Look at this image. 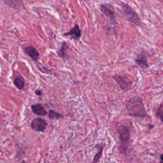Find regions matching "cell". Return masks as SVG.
<instances>
[{"label": "cell", "mask_w": 163, "mask_h": 163, "mask_svg": "<svg viewBox=\"0 0 163 163\" xmlns=\"http://www.w3.org/2000/svg\"><path fill=\"white\" fill-rule=\"evenodd\" d=\"M126 109L128 114L133 117H145L147 111L144 105L142 98L140 96H134L130 99L126 103Z\"/></svg>", "instance_id": "cell-1"}, {"label": "cell", "mask_w": 163, "mask_h": 163, "mask_svg": "<svg viewBox=\"0 0 163 163\" xmlns=\"http://www.w3.org/2000/svg\"><path fill=\"white\" fill-rule=\"evenodd\" d=\"M117 130L118 131L120 140V149L122 152H126L128 148L130 140V129L129 127L121 124H117Z\"/></svg>", "instance_id": "cell-2"}, {"label": "cell", "mask_w": 163, "mask_h": 163, "mask_svg": "<svg viewBox=\"0 0 163 163\" xmlns=\"http://www.w3.org/2000/svg\"><path fill=\"white\" fill-rule=\"evenodd\" d=\"M120 6L123 10L124 14L130 22L135 24L136 26H140L142 24L141 19L134 9L130 7L128 4L124 2L120 3Z\"/></svg>", "instance_id": "cell-3"}, {"label": "cell", "mask_w": 163, "mask_h": 163, "mask_svg": "<svg viewBox=\"0 0 163 163\" xmlns=\"http://www.w3.org/2000/svg\"><path fill=\"white\" fill-rule=\"evenodd\" d=\"M113 78L118 84L120 89L123 92H126L131 89L133 84V82L130 80L128 76L120 75H115L113 76Z\"/></svg>", "instance_id": "cell-4"}, {"label": "cell", "mask_w": 163, "mask_h": 163, "mask_svg": "<svg viewBox=\"0 0 163 163\" xmlns=\"http://www.w3.org/2000/svg\"><path fill=\"white\" fill-rule=\"evenodd\" d=\"M100 8L101 12L105 15L106 17H108L110 21L112 22H116V16H115V12L114 8L112 4H106L103 3L100 4Z\"/></svg>", "instance_id": "cell-5"}, {"label": "cell", "mask_w": 163, "mask_h": 163, "mask_svg": "<svg viewBox=\"0 0 163 163\" xmlns=\"http://www.w3.org/2000/svg\"><path fill=\"white\" fill-rule=\"evenodd\" d=\"M48 126L47 121L42 118H36L31 123V128L37 132H43Z\"/></svg>", "instance_id": "cell-6"}, {"label": "cell", "mask_w": 163, "mask_h": 163, "mask_svg": "<svg viewBox=\"0 0 163 163\" xmlns=\"http://www.w3.org/2000/svg\"><path fill=\"white\" fill-rule=\"evenodd\" d=\"M64 37H68L70 36L71 39L75 40H79L82 37V31L80 29V27L78 24H75V26L72 28L69 32L65 33L63 35Z\"/></svg>", "instance_id": "cell-7"}, {"label": "cell", "mask_w": 163, "mask_h": 163, "mask_svg": "<svg viewBox=\"0 0 163 163\" xmlns=\"http://www.w3.org/2000/svg\"><path fill=\"white\" fill-rule=\"evenodd\" d=\"M4 4L17 10H22L24 8L23 0H3Z\"/></svg>", "instance_id": "cell-8"}, {"label": "cell", "mask_w": 163, "mask_h": 163, "mask_svg": "<svg viewBox=\"0 0 163 163\" xmlns=\"http://www.w3.org/2000/svg\"><path fill=\"white\" fill-rule=\"evenodd\" d=\"M25 52L31 59L37 61L39 57L40 54L38 51L33 46H28L25 48Z\"/></svg>", "instance_id": "cell-9"}, {"label": "cell", "mask_w": 163, "mask_h": 163, "mask_svg": "<svg viewBox=\"0 0 163 163\" xmlns=\"http://www.w3.org/2000/svg\"><path fill=\"white\" fill-rule=\"evenodd\" d=\"M135 62L137 63L138 65L142 68H148V63L147 61V56L145 54L141 53L138 55L137 58L135 59Z\"/></svg>", "instance_id": "cell-10"}, {"label": "cell", "mask_w": 163, "mask_h": 163, "mask_svg": "<svg viewBox=\"0 0 163 163\" xmlns=\"http://www.w3.org/2000/svg\"><path fill=\"white\" fill-rule=\"evenodd\" d=\"M31 109L35 114L38 116H45L47 114L46 110L45 109L42 105L40 103L35 104V105H31Z\"/></svg>", "instance_id": "cell-11"}, {"label": "cell", "mask_w": 163, "mask_h": 163, "mask_svg": "<svg viewBox=\"0 0 163 163\" xmlns=\"http://www.w3.org/2000/svg\"><path fill=\"white\" fill-rule=\"evenodd\" d=\"M68 45L66 42H63L61 43V48L58 50L57 53L58 56L62 59H65L67 56V50L68 49Z\"/></svg>", "instance_id": "cell-12"}, {"label": "cell", "mask_w": 163, "mask_h": 163, "mask_svg": "<svg viewBox=\"0 0 163 163\" xmlns=\"http://www.w3.org/2000/svg\"><path fill=\"white\" fill-rule=\"evenodd\" d=\"M14 85H15V87H17V89H19V90L23 89L25 87V83H24V80L23 77L21 75L17 76V77L14 79Z\"/></svg>", "instance_id": "cell-13"}, {"label": "cell", "mask_w": 163, "mask_h": 163, "mask_svg": "<svg viewBox=\"0 0 163 163\" xmlns=\"http://www.w3.org/2000/svg\"><path fill=\"white\" fill-rule=\"evenodd\" d=\"M96 147L98 149V152H97V153L95 155L94 157L93 161V162H98L99 161V159H100V158L102 156L103 151V147L101 144H97L96 145Z\"/></svg>", "instance_id": "cell-14"}, {"label": "cell", "mask_w": 163, "mask_h": 163, "mask_svg": "<svg viewBox=\"0 0 163 163\" xmlns=\"http://www.w3.org/2000/svg\"><path fill=\"white\" fill-rule=\"evenodd\" d=\"M63 117V115L58 112H56L52 110H50L48 112V118L50 119H59Z\"/></svg>", "instance_id": "cell-15"}, {"label": "cell", "mask_w": 163, "mask_h": 163, "mask_svg": "<svg viewBox=\"0 0 163 163\" xmlns=\"http://www.w3.org/2000/svg\"><path fill=\"white\" fill-rule=\"evenodd\" d=\"M156 116L159 117L160 120L163 122V105L161 104V105L159 106V108L156 110Z\"/></svg>", "instance_id": "cell-16"}, {"label": "cell", "mask_w": 163, "mask_h": 163, "mask_svg": "<svg viewBox=\"0 0 163 163\" xmlns=\"http://www.w3.org/2000/svg\"><path fill=\"white\" fill-rule=\"evenodd\" d=\"M35 94H36V95H37L38 96H42V90H41L40 89H37V90H35Z\"/></svg>", "instance_id": "cell-17"}, {"label": "cell", "mask_w": 163, "mask_h": 163, "mask_svg": "<svg viewBox=\"0 0 163 163\" xmlns=\"http://www.w3.org/2000/svg\"><path fill=\"white\" fill-rule=\"evenodd\" d=\"M160 158H161V162H163V153H162V154H161V156H160Z\"/></svg>", "instance_id": "cell-18"}]
</instances>
